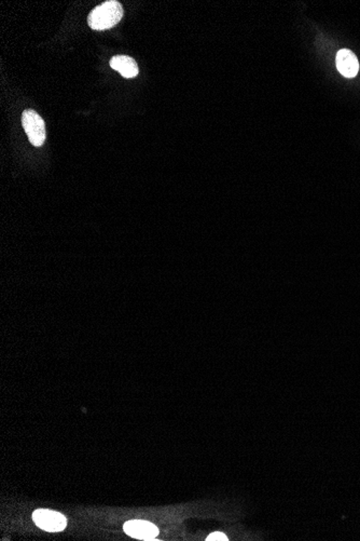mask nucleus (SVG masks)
I'll return each instance as SVG.
<instances>
[{"mask_svg":"<svg viewBox=\"0 0 360 541\" xmlns=\"http://www.w3.org/2000/svg\"><path fill=\"white\" fill-rule=\"evenodd\" d=\"M22 125L24 127L29 142L33 146L40 147L46 142V123L35 110L26 109L22 115Z\"/></svg>","mask_w":360,"mask_h":541,"instance_id":"nucleus-2","label":"nucleus"},{"mask_svg":"<svg viewBox=\"0 0 360 541\" xmlns=\"http://www.w3.org/2000/svg\"><path fill=\"white\" fill-rule=\"evenodd\" d=\"M208 541H227L228 537L226 536V535L222 534V533L220 532H216L212 533V534H210V536L208 537V539H206Z\"/></svg>","mask_w":360,"mask_h":541,"instance_id":"nucleus-7","label":"nucleus"},{"mask_svg":"<svg viewBox=\"0 0 360 541\" xmlns=\"http://www.w3.org/2000/svg\"><path fill=\"white\" fill-rule=\"evenodd\" d=\"M33 522L39 528L47 532H62L67 525L66 517L61 513L47 509H40L33 513Z\"/></svg>","mask_w":360,"mask_h":541,"instance_id":"nucleus-3","label":"nucleus"},{"mask_svg":"<svg viewBox=\"0 0 360 541\" xmlns=\"http://www.w3.org/2000/svg\"><path fill=\"white\" fill-rule=\"evenodd\" d=\"M110 68L117 70L125 78H135L139 75L136 61L127 55H116L110 60Z\"/></svg>","mask_w":360,"mask_h":541,"instance_id":"nucleus-6","label":"nucleus"},{"mask_svg":"<svg viewBox=\"0 0 360 541\" xmlns=\"http://www.w3.org/2000/svg\"><path fill=\"white\" fill-rule=\"evenodd\" d=\"M125 532L133 538L141 540H152L159 534V529L147 521H129L123 526Z\"/></svg>","mask_w":360,"mask_h":541,"instance_id":"nucleus-4","label":"nucleus"},{"mask_svg":"<svg viewBox=\"0 0 360 541\" xmlns=\"http://www.w3.org/2000/svg\"><path fill=\"white\" fill-rule=\"evenodd\" d=\"M123 8L116 0H109L92 10L88 17V26L94 31L112 29L123 17Z\"/></svg>","mask_w":360,"mask_h":541,"instance_id":"nucleus-1","label":"nucleus"},{"mask_svg":"<svg viewBox=\"0 0 360 541\" xmlns=\"http://www.w3.org/2000/svg\"><path fill=\"white\" fill-rule=\"evenodd\" d=\"M336 68L340 74L343 75L346 78H353L357 75L359 70V62L357 56L347 49H342L336 54Z\"/></svg>","mask_w":360,"mask_h":541,"instance_id":"nucleus-5","label":"nucleus"}]
</instances>
